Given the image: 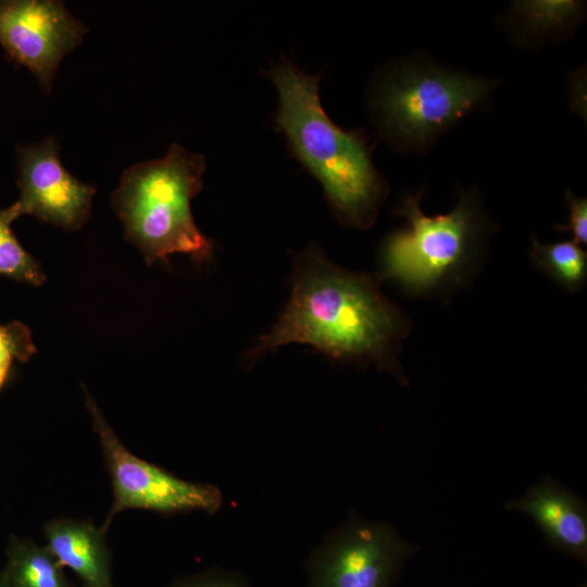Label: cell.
Segmentation results:
<instances>
[{
    "instance_id": "cell-15",
    "label": "cell",
    "mask_w": 587,
    "mask_h": 587,
    "mask_svg": "<svg viewBox=\"0 0 587 587\" xmlns=\"http://www.w3.org/2000/svg\"><path fill=\"white\" fill-rule=\"evenodd\" d=\"M572 1H528L519 4V13L537 32H547L565 25L576 14Z\"/></svg>"
},
{
    "instance_id": "cell-4",
    "label": "cell",
    "mask_w": 587,
    "mask_h": 587,
    "mask_svg": "<svg viewBox=\"0 0 587 587\" xmlns=\"http://www.w3.org/2000/svg\"><path fill=\"white\" fill-rule=\"evenodd\" d=\"M420 198L421 193L405 196L396 210L408 225L386 239L378 276L415 296L451 292L476 271L486 224L470 192L451 212L435 216L423 213Z\"/></svg>"
},
{
    "instance_id": "cell-7",
    "label": "cell",
    "mask_w": 587,
    "mask_h": 587,
    "mask_svg": "<svg viewBox=\"0 0 587 587\" xmlns=\"http://www.w3.org/2000/svg\"><path fill=\"white\" fill-rule=\"evenodd\" d=\"M88 28L57 0H0V46L50 92L63 58Z\"/></svg>"
},
{
    "instance_id": "cell-10",
    "label": "cell",
    "mask_w": 587,
    "mask_h": 587,
    "mask_svg": "<svg viewBox=\"0 0 587 587\" xmlns=\"http://www.w3.org/2000/svg\"><path fill=\"white\" fill-rule=\"evenodd\" d=\"M507 508L529 515L554 549L586 562V505L558 482L542 479Z\"/></svg>"
},
{
    "instance_id": "cell-14",
    "label": "cell",
    "mask_w": 587,
    "mask_h": 587,
    "mask_svg": "<svg viewBox=\"0 0 587 587\" xmlns=\"http://www.w3.org/2000/svg\"><path fill=\"white\" fill-rule=\"evenodd\" d=\"M12 222L8 210L0 209V275L39 286L45 282V274L17 241L10 227Z\"/></svg>"
},
{
    "instance_id": "cell-16",
    "label": "cell",
    "mask_w": 587,
    "mask_h": 587,
    "mask_svg": "<svg viewBox=\"0 0 587 587\" xmlns=\"http://www.w3.org/2000/svg\"><path fill=\"white\" fill-rule=\"evenodd\" d=\"M35 352L29 328L14 321L0 325V388L15 361H26Z\"/></svg>"
},
{
    "instance_id": "cell-9",
    "label": "cell",
    "mask_w": 587,
    "mask_h": 587,
    "mask_svg": "<svg viewBox=\"0 0 587 587\" xmlns=\"http://www.w3.org/2000/svg\"><path fill=\"white\" fill-rule=\"evenodd\" d=\"M53 136L18 151L20 198L9 208L14 221L34 215L66 230H76L89 217L96 193L62 165Z\"/></svg>"
},
{
    "instance_id": "cell-17",
    "label": "cell",
    "mask_w": 587,
    "mask_h": 587,
    "mask_svg": "<svg viewBox=\"0 0 587 587\" xmlns=\"http://www.w3.org/2000/svg\"><path fill=\"white\" fill-rule=\"evenodd\" d=\"M566 201L570 209L567 224L558 225L557 228L562 232H570L573 237L572 241L586 245L587 201L585 198L574 196L570 190L566 191Z\"/></svg>"
},
{
    "instance_id": "cell-3",
    "label": "cell",
    "mask_w": 587,
    "mask_h": 587,
    "mask_svg": "<svg viewBox=\"0 0 587 587\" xmlns=\"http://www.w3.org/2000/svg\"><path fill=\"white\" fill-rule=\"evenodd\" d=\"M207 168L202 154L173 143L160 159L124 171L112 196L125 234L148 264L174 253L196 262L213 255L211 241L197 227L191 200L203 187Z\"/></svg>"
},
{
    "instance_id": "cell-11",
    "label": "cell",
    "mask_w": 587,
    "mask_h": 587,
    "mask_svg": "<svg viewBox=\"0 0 587 587\" xmlns=\"http://www.w3.org/2000/svg\"><path fill=\"white\" fill-rule=\"evenodd\" d=\"M47 548L63 569L75 573L84 587H114L104 532L85 521L58 519L43 528Z\"/></svg>"
},
{
    "instance_id": "cell-5",
    "label": "cell",
    "mask_w": 587,
    "mask_h": 587,
    "mask_svg": "<svg viewBox=\"0 0 587 587\" xmlns=\"http://www.w3.org/2000/svg\"><path fill=\"white\" fill-rule=\"evenodd\" d=\"M489 90V83L480 78L405 65L377 80L370 105L388 142L415 149L475 109Z\"/></svg>"
},
{
    "instance_id": "cell-8",
    "label": "cell",
    "mask_w": 587,
    "mask_h": 587,
    "mask_svg": "<svg viewBox=\"0 0 587 587\" xmlns=\"http://www.w3.org/2000/svg\"><path fill=\"white\" fill-rule=\"evenodd\" d=\"M416 551L389 526L357 522L316 553L308 565L310 587H389Z\"/></svg>"
},
{
    "instance_id": "cell-18",
    "label": "cell",
    "mask_w": 587,
    "mask_h": 587,
    "mask_svg": "<svg viewBox=\"0 0 587 587\" xmlns=\"http://www.w3.org/2000/svg\"><path fill=\"white\" fill-rule=\"evenodd\" d=\"M170 587H249V585L237 575L210 571L179 578Z\"/></svg>"
},
{
    "instance_id": "cell-6",
    "label": "cell",
    "mask_w": 587,
    "mask_h": 587,
    "mask_svg": "<svg viewBox=\"0 0 587 587\" xmlns=\"http://www.w3.org/2000/svg\"><path fill=\"white\" fill-rule=\"evenodd\" d=\"M86 404L107 462L113 487V502L101 529L105 533L114 516L128 509L163 513L191 510L215 512L221 491L212 485L179 479L134 455L120 440L86 391Z\"/></svg>"
},
{
    "instance_id": "cell-2",
    "label": "cell",
    "mask_w": 587,
    "mask_h": 587,
    "mask_svg": "<svg viewBox=\"0 0 587 587\" xmlns=\"http://www.w3.org/2000/svg\"><path fill=\"white\" fill-rule=\"evenodd\" d=\"M278 92L277 129L301 165L323 187L336 217L346 226L369 228L386 196L365 137L345 130L326 114L320 97V75L283 61L267 72Z\"/></svg>"
},
{
    "instance_id": "cell-1",
    "label": "cell",
    "mask_w": 587,
    "mask_h": 587,
    "mask_svg": "<svg viewBox=\"0 0 587 587\" xmlns=\"http://www.w3.org/2000/svg\"><path fill=\"white\" fill-rule=\"evenodd\" d=\"M294 265L288 303L247 358L304 344L334 360L374 363L407 384L398 355L410 321L382 294L379 276L334 264L316 243L295 254Z\"/></svg>"
},
{
    "instance_id": "cell-12",
    "label": "cell",
    "mask_w": 587,
    "mask_h": 587,
    "mask_svg": "<svg viewBox=\"0 0 587 587\" xmlns=\"http://www.w3.org/2000/svg\"><path fill=\"white\" fill-rule=\"evenodd\" d=\"M11 587H75L46 546L11 537L2 567Z\"/></svg>"
},
{
    "instance_id": "cell-19",
    "label": "cell",
    "mask_w": 587,
    "mask_h": 587,
    "mask_svg": "<svg viewBox=\"0 0 587 587\" xmlns=\"http://www.w3.org/2000/svg\"><path fill=\"white\" fill-rule=\"evenodd\" d=\"M0 587H11L3 569L0 570Z\"/></svg>"
},
{
    "instance_id": "cell-13",
    "label": "cell",
    "mask_w": 587,
    "mask_h": 587,
    "mask_svg": "<svg viewBox=\"0 0 587 587\" xmlns=\"http://www.w3.org/2000/svg\"><path fill=\"white\" fill-rule=\"evenodd\" d=\"M534 264L570 291L583 288L587 278V253L574 241L545 245L533 239Z\"/></svg>"
}]
</instances>
